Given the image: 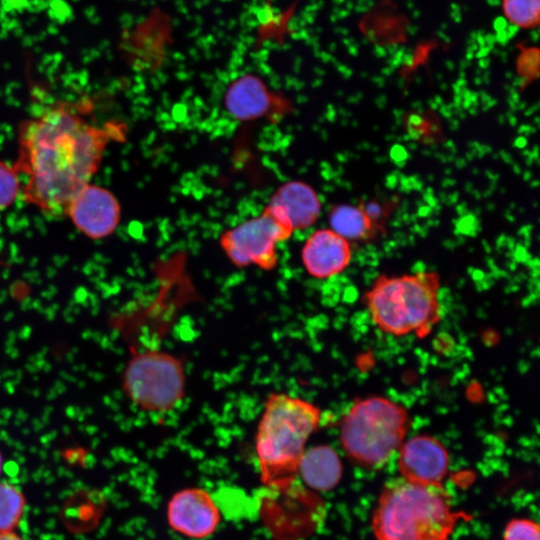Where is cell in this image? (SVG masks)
<instances>
[{
    "label": "cell",
    "mask_w": 540,
    "mask_h": 540,
    "mask_svg": "<svg viewBox=\"0 0 540 540\" xmlns=\"http://www.w3.org/2000/svg\"><path fill=\"white\" fill-rule=\"evenodd\" d=\"M351 257L349 241L332 229L314 231L301 249L304 269L316 279H328L342 273Z\"/></svg>",
    "instance_id": "cell-11"
},
{
    "label": "cell",
    "mask_w": 540,
    "mask_h": 540,
    "mask_svg": "<svg viewBox=\"0 0 540 540\" xmlns=\"http://www.w3.org/2000/svg\"><path fill=\"white\" fill-rule=\"evenodd\" d=\"M1 468H2V455L0 453V472H1Z\"/></svg>",
    "instance_id": "cell-21"
},
{
    "label": "cell",
    "mask_w": 540,
    "mask_h": 540,
    "mask_svg": "<svg viewBox=\"0 0 540 540\" xmlns=\"http://www.w3.org/2000/svg\"><path fill=\"white\" fill-rule=\"evenodd\" d=\"M504 540H540L539 526L530 519H514L505 528Z\"/></svg>",
    "instance_id": "cell-19"
},
{
    "label": "cell",
    "mask_w": 540,
    "mask_h": 540,
    "mask_svg": "<svg viewBox=\"0 0 540 540\" xmlns=\"http://www.w3.org/2000/svg\"><path fill=\"white\" fill-rule=\"evenodd\" d=\"M65 215L82 234L96 240L116 230L121 208L108 189L89 183L71 200Z\"/></svg>",
    "instance_id": "cell-8"
},
{
    "label": "cell",
    "mask_w": 540,
    "mask_h": 540,
    "mask_svg": "<svg viewBox=\"0 0 540 540\" xmlns=\"http://www.w3.org/2000/svg\"><path fill=\"white\" fill-rule=\"evenodd\" d=\"M186 381L184 363L179 357L151 349L130 358L123 371L122 389L140 410L166 413L184 399Z\"/></svg>",
    "instance_id": "cell-6"
},
{
    "label": "cell",
    "mask_w": 540,
    "mask_h": 540,
    "mask_svg": "<svg viewBox=\"0 0 540 540\" xmlns=\"http://www.w3.org/2000/svg\"><path fill=\"white\" fill-rule=\"evenodd\" d=\"M287 219L293 230L312 226L321 212L316 191L302 181L292 180L281 185L269 201Z\"/></svg>",
    "instance_id": "cell-13"
},
{
    "label": "cell",
    "mask_w": 540,
    "mask_h": 540,
    "mask_svg": "<svg viewBox=\"0 0 540 540\" xmlns=\"http://www.w3.org/2000/svg\"><path fill=\"white\" fill-rule=\"evenodd\" d=\"M25 500L14 485L0 482V532L12 531L19 523Z\"/></svg>",
    "instance_id": "cell-16"
},
{
    "label": "cell",
    "mask_w": 540,
    "mask_h": 540,
    "mask_svg": "<svg viewBox=\"0 0 540 540\" xmlns=\"http://www.w3.org/2000/svg\"><path fill=\"white\" fill-rule=\"evenodd\" d=\"M170 527L189 538L202 539L217 529L221 515L211 495L200 488L175 493L167 507Z\"/></svg>",
    "instance_id": "cell-9"
},
{
    "label": "cell",
    "mask_w": 540,
    "mask_h": 540,
    "mask_svg": "<svg viewBox=\"0 0 540 540\" xmlns=\"http://www.w3.org/2000/svg\"><path fill=\"white\" fill-rule=\"evenodd\" d=\"M408 426L405 407L385 397H367L357 400L344 415L341 445L357 464L379 467L399 450Z\"/></svg>",
    "instance_id": "cell-5"
},
{
    "label": "cell",
    "mask_w": 540,
    "mask_h": 540,
    "mask_svg": "<svg viewBox=\"0 0 540 540\" xmlns=\"http://www.w3.org/2000/svg\"><path fill=\"white\" fill-rule=\"evenodd\" d=\"M399 471L407 481L423 485H441L448 467L449 455L437 439L416 435L399 448Z\"/></svg>",
    "instance_id": "cell-10"
},
{
    "label": "cell",
    "mask_w": 540,
    "mask_h": 540,
    "mask_svg": "<svg viewBox=\"0 0 540 540\" xmlns=\"http://www.w3.org/2000/svg\"><path fill=\"white\" fill-rule=\"evenodd\" d=\"M0 540H23L19 535L12 531L0 532Z\"/></svg>",
    "instance_id": "cell-20"
},
{
    "label": "cell",
    "mask_w": 540,
    "mask_h": 540,
    "mask_svg": "<svg viewBox=\"0 0 540 540\" xmlns=\"http://www.w3.org/2000/svg\"><path fill=\"white\" fill-rule=\"evenodd\" d=\"M298 474L310 488L328 491L339 483L342 463L332 447L318 445L305 451L299 463Z\"/></svg>",
    "instance_id": "cell-14"
},
{
    "label": "cell",
    "mask_w": 540,
    "mask_h": 540,
    "mask_svg": "<svg viewBox=\"0 0 540 540\" xmlns=\"http://www.w3.org/2000/svg\"><path fill=\"white\" fill-rule=\"evenodd\" d=\"M121 132L118 124L92 123L79 108L63 102L28 118L20 126L14 164L25 179V202L46 214L65 215Z\"/></svg>",
    "instance_id": "cell-1"
},
{
    "label": "cell",
    "mask_w": 540,
    "mask_h": 540,
    "mask_svg": "<svg viewBox=\"0 0 540 540\" xmlns=\"http://www.w3.org/2000/svg\"><path fill=\"white\" fill-rule=\"evenodd\" d=\"M506 19L522 29H533L539 25L540 0H502Z\"/></svg>",
    "instance_id": "cell-17"
},
{
    "label": "cell",
    "mask_w": 540,
    "mask_h": 540,
    "mask_svg": "<svg viewBox=\"0 0 540 540\" xmlns=\"http://www.w3.org/2000/svg\"><path fill=\"white\" fill-rule=\"evenodd\" d=\"M321 422L312 402L284 392L270 393L264 403L255 450L262 482L285 488L295 479L306 443Z\"/></svg>",
    "instance_id": "cell-2"
},
{
    "label": "cell",
    "mask_w": 540,
    "mask_h": 540,
    "mask_svg": "<svg viewBox=\"0 0 540 540\" xmlns=\"http://www.w3.org/2000/svg\"><path fill=\"white\" fill-rule=\"evenodd\" d=\"M331 229L346 240H364L376 232L373 215L362 206L340 204L329 212Z\"/></svg>",
    "instance_id": "cell-15"
},
{
    "label": "cell",
    "mask_w": 540,
    "mask_h": 540,
    "mask_svg": "<svg viewBox=\"0 0 540 540\" xmlns=\"http://www.w3.org/2000/svg\"><path fill=\"white\" fill-rule=\"evenodd\" d=\"M439 288L440 277L432 271L380 275L366 291L364 303L384 333L424 338L440 320Z\"/></svg>",
    "instance_id": "cell-4"
},
{
    "label": "cell",
    "mask_w": 540,
    "mask_h": 540,
    "mask_svg": "<svg viewBox=\"0 0 540 540\" xmlns=\"http://www.w3.org/2000/svg\"><path fill=\"white\" fill-rule=\"evenodd\" d=\"M272 94L264 81L253 74L235 78L227 87L224 104L228 113L241 121L258 119L268 113Z\"/></svg>",
    "instance_id": "cell-12"
},
{
    "label": "cell",
    "mask_w": 540,
    "mask_h": 540,
    "mask_svg": "<svg viewBox=\"0 0 540 540\" xmlns=\"http://www.w3.org/2000/svg\"><path fill=\"white\" fill-rule=\"evenodd\" d=\"M21 189L16 166L0 160V210L9 207L21 195Z\"/></svg>",
    "instance_id": "cell-18"
},
{
    "label": "cell",
    "mask_w": 540,
    "mask_h": 540,
    "mask_svg": "<svg viewBox=\"0 0 540 540\" xmlns=\"http://www.w3.org/2000/svg\"><path fill=\"white\" fill-rule=\"evenodd\" d=\"M458 515L442 485H423L402 477L387 482L373 511L378 540H447Z\"/></svg>",
    "instance_id": "cell-3"
},
{
    "label": "cell",
    "mask_w": 540,
    "mask_h": 540,
    "mask_svg": "<svg viewBox=\"0 0 540 540\" xmlns=\"http://www.w3.org/2000/svg\"><path fill=\"white\" fill-rule=\"evenodd\" d=\"M293 232L283 214L268 204L259 216L226 230L220 246L238 268L253 265L271 271L278 264V243L289 239Z\"/></svg>",
    "instance_id": "cell-7"
}]
</instances>
